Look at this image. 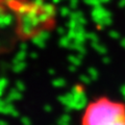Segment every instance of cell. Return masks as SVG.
<instances>
[{"mask_svg":"<svg viewBox=\"0 0 125 125\" xmlns=\"http://www.w3.org/2000/svg\"><path fill=\"white\" fill-rule=\"evenodd\" d=\"M80 125H125V103L98 97L85 106Z\"/></svg>","mask_w":125,"mask_h":125,"instance_id":"6da1fadb","label":"cell"}]
</instances>
